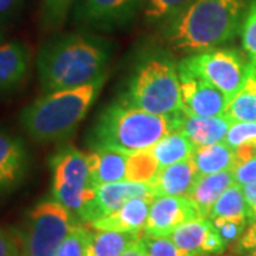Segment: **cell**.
I'll return each mask as SVG.
<instances>
[{
  "label": "cell",
  "instance_id": "13",
  "mask_svg": "<svg viewBox=\"0 0 256 256\" xmlns=\"http://www.w3.org/2000/svg\"><path fill=\"white\" fill-rule=\"evenodd\" d=\"M170 238L181 249L198 256L220 255L228 246L210 218L188 220L175 229Z\"/></svg>",
  "mask_w": 256,
  "mask_h": 256
},
{
  "label": "cell",
  "instance_id": "8",
  "mask_svg": "<svg viewBox=\"0 0 256 256\" xmlns=\"http://www.w3.org/2000/svg\"><path fill=\"white\" fill-rule=\"evenodd\" d=\"M178 64L215 86L230 100L244 82L248 63L238 50L214 48L188 54Z\"/></svg>",
  "mask_w": 256,
  "mask_h": 256
},
{
  "label": "cell",
  "instance_id": "40",
  "mask_svg": "<svg viewBox=\"0 0 256 256\" xmlns=\"http://www.w3.org/2000/svg\"><path fill=\"white\" fill-rule=\"evenodd\" d=\"M244 256H256V252H252V254H248V255H244Z\"/></svg>",
  "mask_w": 256,
  "mask_h": 256
},
{
  "label": "cell",
  "instance_id": "21",
  "mask_svg": "<svg viewBox=\"0 0 256 256\" xmlns=\"http://www.w3.org/2000/svg\"><path fill=\"white\" fill-rule=\"evenodd\" d=\"M234 121L256 122V63L248 62L246 73L236 94L229 100L225 114Z\"/></svg>",
  "mask_w": 256,
  "mask_h": 256
},
{
  "label": "cell",
  "instance_id": "32",
  "mask_svg": "<svg viewBox=\"0 0 256 256\" xmlns=\"http://www.w3.org/2000/svg\"><path fill=\"white\" fill-rule=\"evenodd\" d=\"M210 220L215 225V228L218 229L220 236L226 242V245L236 244L248 226L246 218H215Z\"/></svg>",
  "mask_w": 256,
  "mask_h": 256
},
{
  "label": "cell",
  "instance_id": "17",
  "mask_svg": "<svg viewBox=\"0 0 256 256\" xmlns=\"http://www.w3.org/2000/svg\"><path fill=\"white\" fill-rule=\"evenodd\" d=\"M88 156L90 181L97 188L98 185L120 181H131L132 154L118 151H92Z\"/></svg>",
  "mask_w": 256,
  "mask_h": 256
},
{
  "label": "cell",
  "instance_id": "4",
  "mask_svg": "<svg viewBox=\"0 0 256 256\" xmlns=\"http://www.w3.org/2000/svg\"><path fill=\"white\" fill-rule=\"evenodd\" d=\"M107 74L77 88L43 94L20 112V124L28 137L40 144L68 138L97 100Z\"/></svg>",
  "mask_w": 256,
  "mask_h": 256
},
{
  "label": "cell",
  "instance_id": "15",
  "mask_svg": "<svg viewBox=\"0 0 256 256\" xmlns=\"http://www.w3.org/2000/svg\"><path fill=\"white\" fill-rule=\"evenodd\" d=\"M154 198L156 196L134 198L127 204H124L117 210L92 222L90 226L100 230H118V232H130L140 235L144 232L150 208Z\"/></svg>",
  "mask_w": 256,
  "mask_h": 256
},
{
  "label": "cell",
  "instance_id": "38",
  "mask_svg": "<svg viewBox=\"0 0 256 256\" xmlns=\"http://www.w3.org/2000/svg\"><path fill=\"white\" fill-rule=\"evenodd\" d=\"M120 256H150L148 254H146V246H144V244H142V240H141V238L137 239L131 246L128 248V249H126L122 254Z\"/></svg>",
  "mask_w": 256,
  "mask_h": 256
},
{
  "label": "cell",
  "instance_id": "26",
  "mask_svg": "<svg viewBox=\"0 0 256 256\" xmlns=\"http://www.w3.org/2000/svg\"><path fill=\"white\" fill-rule=\"evenodd\" d=\"M210 220L215 218H246V201L242 186L235 182L220 195L210 208Z\"/></svg>",
  "mask_w": 256,
  "mask_h": 256
},
{
  "label": "cell",
  "instance_id": "2",
  "mask_svg": "<svg viewBox=\"0 0 256 256\" xmlns=\"http://www.w3.org/2000/svg\"><path fill=\"white\" fill-rule=\"evenodd\" d=\"M248 6L249 0H192L162 23V38L188 54L218 48L240 33Z\"/></svg>",
  "mask_w": 256,
  "mask_h": 256
},
{
  "label": "cell",
  "instance_id": "19",
  "mask_svg": "<svg viewBox=\"0 0 256 256\" xmlns=\"http://www.w3.org/2000/svg\"><path fill=\"white\" fill-rule=\"evenodd\" d=\"M234 184H235V176L232 170L220 171L215 174L198 175L186 196L196 205L202 216L208 218L212 205Z\"/></svg>",
  "mask_w": 256,
  "mask_h": 256
},
{
  "label": "cell",
  "instance_id": "11",
  "mask_svg": "<svg viewBox=\"0 0 256 256\" xmlns=\"http://www.w3.org/2000/svg\"><path fill=\"white\" fill-rule=\"evenodd\" d=\"M196 218L204 216L188 196H156L150 208L142 236H171L178 226Z\"/></svg>",
  "mask_w": 256,
  "mask_h": 256
},
{
  "label": "cell",
  "instance_id": "14",
  "mask_svg": "<svg viewBox=\"0 0 256 256\" xmlns=\"http://www.w3.org/2000/svg\"><path fill=\"white\" fill-rule=\"evenodd\" d=\"M30 165L26 142L0 130V192L10 191L23 181Z\"/></svg>",
  "mask_w": 256,
  "mask_h": 256
},
{
  "label": "cell",
  "instance_id": "30",
  "mask_svg": "<svg viewBox=\"0 0 256 256\" xmlns=\"http://www.w3.org/2000/svg\"><path fill=\"white\" fill-rule=\"evenodd\" d=\"M240 38L249 62L256 63V0H249L246 14L240 28Z\"/></svg>",
  "mask_w": 256,
  "mask_h": 256
},
{
  "label": "cell",
  "instance_id": "37",
  "mask_svg": "<svg viewBox=\"0 0 256 256\" xmlns=\"http://www.w3.org/2000/svg\"><path fill=\"white\" fill-rule=\"evenodd\" d=\"M26 0H0V23L16 18Z\"/></svg>",
  "mask_w": 256,
  "mask_h": 256
},
{
  "label": "cell",
  "instance_id": "27",
  "mask_svg": "<svg viewBox=\"0 0 256 256\" xmlns=\"http://www.w3.org/2000/svg\"><path fill=\"white\" fill-rule=\"evenodd\" d=\"M74 0H43L40 24L43 32L52 33L63 28Z\"/></svg>",
  "mask_w": 256,
  "mask_h": 256
},
{
  "label": "cell",
  "instance_id": "28",
  "mask_svg": "<svg viewBox=\"0 0 256 256\" xmlns=\"http://www.w3.org/2000/svg\"><path fill=\"white\" fill-rule=\"evenodd\" d=\"M192 0H146L144 18L148 24L164 23L188 6Z\"/></svg>",
  "mask_w": 256,
  "mask_h": 256
},
{
  "label": "cell",
  "instance_id": "6",
  "mask_svg": "<svg viewBox=\"0 0 256 256\" xmlns=\"http://www.w3.org/2000/svg\"><path fill=\"white\" fill-rule=\"evenodd\" d=\"M76 224L73 212L54 198L37 202L20 234L23 256H56Z\"/></svg>",
  "mask_w": 256,
  "mask_h": 256
},
{
  "label": "cell",
  "instance_id": "12",
  "mask_svg": "<svg viewBox=\"0 0 256 256\" xmlns=\"http://www.w3.org/2000/svg\"><path fill=\"white\" fill-rule=\"evenodd\" d=\"M142 196H156L150 182H134V181H120L98 185L92 201L82 210L78 218L84 224H92L111 212L121 208L124 204Z\"/></svg>",
  "mask_w": 256,
  "mask_h": 256
},
{
  "label": "cell",
  "instance_id": "3",
  "mask_svg": "<svg viewBox=\"0 0 256 256\" xmlns=\"http://www.w3.org/2000/svg\"><path fill=\"white\" fill-rule=\"evenodd\" d=\"M181 120L182 111L172 116H158L116 100L98 114L87 142L92 151L126 154L148 151L161 138L178 131Z\"/></svg>",
  "mask_w": 256,
  "mask_h": 256
},
{
  "label": "cell",
  "instance_id": "7",
  "mask_svg": "<svg viewBox=\"0 0 256 256\" xmlns=\"http://www.w3.org/2000/svg\"><path fill=\"white\" fill-rule=\"evenodd\" d=\"M50 168L52 196L78 216L96 195L88 156L76 146H64L50 158Z\"/></svg>",
  "mask_w": 256,
  "mask_h": 256
},
{
  "label": "cell",
  "instance_id": "5",
  "mask_svg": "<svg viewBox=\"0 0 256 256\" xmlns=\"http://www.w3.org/2000/svg\"><path fill=\"white\" fill-rule=\"evenodd\" d=\"M118 101L158 116L181 112L178 63L162 50L146 53L132 68Z\"/></svg>",
  "mask_w": 256,
  "mask_h": 256
},
{
  "label": "cell",
  "instance_id": "29",
  "mask_svg": "<svg viewBox=\"0 0 256 256\" xmlns=\"http://www.w3.org/2000/svg\"><path fill=\"white\" fill-rule=\"evenodd\" d=\"M92 232L82 224H76L57 249L56 256H87Z\"/></svg>",
  "mask_w": 256,
  "mask_h": 256
},
{
  "label": "cell",
  "instance_id": "9",
  "mask_svg": "<svg viewBox=\"0 0 256 256\" xmlns=\"http://www.w3.org/2000/svg\"><path fill=\"white\" fill-rule=\"evenodd\" d=\"M146 0H82L76 18L98 32H116L132 23Z\"/></svg>",
  "mask_w": 256,
  "mask_h": 256
},
{
  "label": "cell",
  "instance_id": "16",
  "mask_svg": "<svg viewBox=\"0 0 256 256\" xmlns=\"http://www.w3.org/2000/svg\"><path fill=\"white\" fill-rule=\"evenodd\" d=\"M32 53L22 42L0 43V92H13L28 78Z\"/></svg>",
  "mask_w": 256,
  "mask_h": 256
},
{
  "label": "cell",
  "instance_id": "20",
  "mask_svg": "<svg viewBox=\"0 0 256 256\" xmlns=\"http://www.w3.org/2000/svg\"><path fill=\"white\" fill-rule=\"evenodd\" d=\"M232 121L226 116L215 117H191L182 112L178 131L184 132L195 146H210L225 140Z\"/></svg>",
  "mask_w": 256,
  "mask_h": 256
},
{
  "label": "cell",
  "instance_id": "1",
  "mask_svg": "<svg viewBox=\"0 0 256 256\" xmlns=\"http://www.w3.org/2000/svg\"><path fill=\"white\" fill-rule=\"evenodd\" d=\"M112 46L88 33H67L47 40L36 57L43 94L77 88L107 74Z\"/></svg>",
  "mask_w": 256,
  "mask_h": 256
},
{
  "label": "cell",
  "instance_id": "35",
  "mask_svg": "<svg viewBox=\"0 0 256 256\" xmlns=\"http://www.w3.org/2000/svg\"><path fill=\"white\" fill-rule=\"evenodd\" d=\"M232 171H234V176H235V182L240 186L256 181V156L248 160V161H244L240 164H236Z\"/></svg>",
  "mask_w": 256,
  "mask_h": 256
},
{
  "label": "cell",
  "instance_id": "23",
  "mask_svg": "<svg viewBox=\"0 0 256 256\" xmlns=\"http://www.w3.org/2000/svg\"><path fill=\"white\" fill-rule=\"evenodd\" d=\"M195 146L181 131H174L162 137L148 151L154 156L160 168L175 164L192 156Z\"/></svg>",
  "mask_w": 256,
  "mask_h": 256
},
{
  "label": "cell",
  "instance_id": "24",
  "mask_svg": "<svg viewBox=\"0 0 256 256\" xmlns=\"http://www.w3.org/2000/svg\"><path fill=\"white\" fill-rule=\"evenodd\" d=\"M140 238L141 235L137 234L96 229L88 244L87 256H120Z\"/></svg>",
  "mask_w": 256,
  "mask_h": 256
},
{
  "label": "cell",
  "instance_id": "39",
  "mask_svg": "<svg viewBox=\"0 0 256 256\" xmlns=\"http://www.w3.org/2000/svg\"><path fill=\"white\" fill-rule=\"evenodd\" d=\"M4 36H6V34H4V30L0 28V43H3V42H4Z\"/></svg>",
  "mask_w": 256,
  "mask_h": 256
},
{
  "label": "cell",
  "instance_id": "33",
  "mask_svg": "<svg viewBox=\"0 0 256 256\" xmlns=\"http://www.w3.org/2000/svg\"><path fill=\"white\" fill-rule=\"evenodd\" d=\"M0 256H23L20 236L2 226H0Z\"/></svg>",
  "mask_w": 256,
  "mask_h": 256
},
{
  "label": "cell",
  "instance_id": "22",
  "mask_svg": "<svg viewBox=\"0 0 256 256\" xmlns=\"http://www.w3.org/2000/svg\"><path fill=\"white\" fill-rule=\"evenodd\" d=\"M198 175L215 174L226 170H234L236 164L235 151L225 142H215L210 146H195L192 152Z\"/></svg>",
  "mask_w": 256,
  "mask_h": 256
},
{
  "label": "cell",
  "instance_id": "18",
  "mask_svg": "<svg viewBox=\"0 0 256 256\" xmlns=\"http://www.w3.org/2000/svg\"><path fill=\"white\" fill-rule=\"evenodd\" d=\"M198 176L192 156L160 168L151 186L156 196H186Z\"/></svg>",
  "mask_w": 256,
  "mask_h": 256
},
{
  "label": "cell",
  "instance_id": "36",
  "mask_svg": "<svg viewBox=\"0 0 256 256\" xmlns=\"http://www.w3.org/2000/svg\"><path fill=\"white\" fill-rule=\"evenodd\" d=\"M242 191L246 201V216L248 224L256 220V181L249 182L242 186Z\"/></svg>",
  "mask_w": 256,
  "mask_h": 256
},
{
  "label": "cell",
  "instance_id": "34",
  "mask_svg": "<svg viewBox=\"0 0 256 256\" xmlns=\"http://www.w3.org/2000/svg\"><path fill=\"white\" fill-rule=\"evenodd\" d=\"M256 252V220L248 224L245 232L235 244V254L238 256Z\"/></svg>",
  "mask_w": 256,
  "mask_h": 256
},
{
  "label": "cell",
  "instance_id": "31",
  "mask_svg": "<svg viewBox=\"0 0 256 256\" xmlns=\"http://www.w3.org/2000/svg\"><path fill=\"white\" fill-rule=\"evenodd\" d=\"M141 240L150 256H198L181 249L170 236H141Z\"/></svg>",
  "mask_w": 256,
  "mask_h": 256
},
{
  "label": "cell",
  "instance_id": "25",
  "mask_svg": "<svg viewBox=\"0 0 256 256\" xmlns=\"http://www.w3.org/2000/svg\"><path fill=\"white\" fill-rule=\"evenodd\" d=\"M224 141L235 151L236 164L254 158L256 156V122L234 121Z\"/></svg>",
  "mask_w": 256,
  "mask_h": 256
},
{
  "label": "cell",
  "instance_id": "10",
  "mask_svg": "<svg viewBox=\"0 0 256 256\" xmlns=\"http://www.w3.org/2000/svg\"><path fill=\"white\" fill-rule=\"evenodd\" d=\"M181 111L191 117L224 116L228 97L215 86L178 64Z\"/></svg>",
  "mask_w": 256,
  "mask_h": 256
}]
</instances>
